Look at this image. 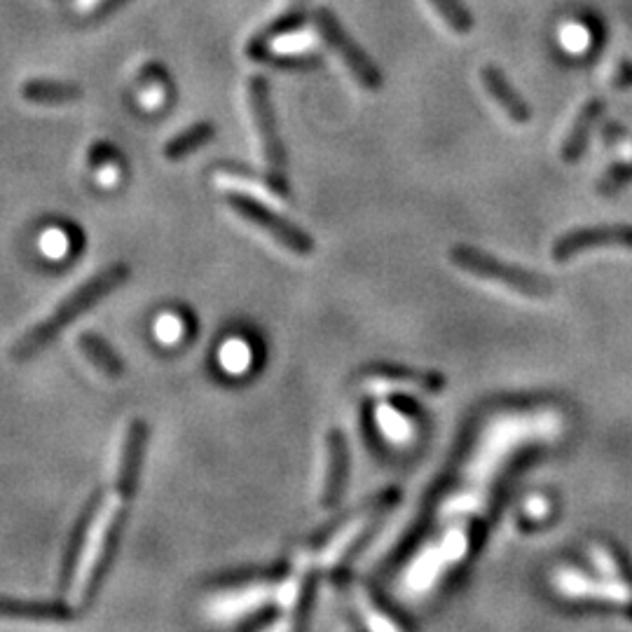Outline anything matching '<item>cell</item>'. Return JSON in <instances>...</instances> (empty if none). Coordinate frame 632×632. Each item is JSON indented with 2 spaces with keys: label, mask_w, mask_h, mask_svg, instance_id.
Instances as JSON below:
<instances>
[{
  "label": "cell",
  "mask_w": 632,
  "mask_h": 632,
  "mask_svg": "<svg viewBox=\"0 0 632 632\" xmlns=\"http://www.w3.org/2000/svg\"><path fill=\"white\" fill-rule=\"evenodd\" d=\"M214 136L216 129L211 122H197V125L185 129V132L174 136V139L164 146V157H167V160H183V157H188L190 153L206 146Z\"/></svg>",
  "instance_id": "cell-18"
},
{
  "label": "cell",
  "mask_w": 632,
  "mask_h": 632,
  "mask_svg": "<svg viewBox=\"0 0 632 632\" xmlns=\"http://www.w3.org/2000/svg\"><path fill=\"white\" fill-rule=\"evenodd\" d=\"M78 345L82 349V354L87 356V361L92 363L99 373L111 377V380H118V377H122V373H125V363H122L120 356L113 352V347L108 345L106 340H101L99 335H94V333L80 335Z\"/></svg>",
  "instance_id": "cell-17"
},
{
  "label": "cell",
  "mask_w": 632,
  "mask_h": 632,
  "mask_svg": "<svg viewBox=\"0 0 632 632\" xmlns=\"http://www.w3.org/2000/svg\"><path fill=\"white\" fill-rule=\"evenodd\" d=\"M398 499H401V490H396V487H389V490H382L373 494V497L363 499L359 506L349 508V511L333 518L328 525L319 527V530L307 539V553L326 551V548L331 546L335 539H340L342 532L349 530V527L359 525V522L373 518L377 513H389L391 508L398 504Z\"/></svg>",
  "instance_id": "cell-7"
},
{
  "label": "cell",
  "mask_w": 632,
  "mask_h": 632,
  "mask_svg": "<svg viewBox=\"0 0 632 632\" xmlns=\"http://www.w3.org/2000/svg\"><path fill=\"white\" fill-rule=\"evenodd\" d=\"M225 204L230 206L235 214H239L244 221L256 225L258 230H263L267 237H272L279 246H284L286 251L298 253V256H309L314 253V239L307 235L305 230H300L298 225L286 221L284 216L272 211L270 206L260 202V199L246 195V192L230 190L225 192Z\"/></svg>",
  "instance_id": "cell-5"
},
{
  "label": "cell",
  "mask_w": 632,
  "mask_h": 632,
  "mask_svg": "<svg viewBox=\"0 0 632 632\" xmlns=\"http://www.w3.org/2000/svg\"><path fill=\"white\" fill-rule=\"evenodd\" d=\"M628 183H632V160L621 162L616 164L614 169H609L607 174L600 178V183H597V190H600L602 195H614V192L625 188Z\"/></svg>",
  "instance_id": "cell-23"
},
{
  "label": "cell",
  "mask_w": 632,
  "mask_h": 632,
  "mask_svg": "<svg viewBox=\"0 0 632 632\" xmlns=\"http://www.w3.org/2000/svg\"><path fill=\"white\" fill-rule=\"evenodd\" d=\"M560 40L569 52H581L588 47L590 36H588V31L579 24H565L560 31Z\"/></svg>",
  "instance_id": "cell-26"
},
{
  "label": "cell",
  "mask_w": 632,
  "mask_h": 632,
  "mask_svg": "<svg viewBox=\"0 0 632 632\" xmlns=\"http://www.w3.org/2000/svg\"><path fill=\"white\" fill-rule=\"evenodd\" d=\"M246 99H249L251 118L253 125H256L260 150H263L267 164V176H270L272 183L277 185L279 197L288 199L291 197V188H288L286 178V153L277 129V120H274L272 101L270 92H267L265 78H260V75L249 78V82H246Z\"/></svg>",
  "instance_id": "cell-4"
},
{
  "label": "cell",
  "mask_w": 632,
  "mask_h": 632,
  "mask_svg": "<svg viewBox=\"0 0 632 632\" xmlns=\"http://www.w3.org/2000/svg\"><path fill=\"white\" fill-rule=\"evenodd\" d=\"M101 501H99V494L89 501V506L85 508V513H82V518L78 522V527L73 530V537H71V544H68V551H66V560H64V569H61V588H68V583H71V576L75 572V565L82 560V553H85V546H87V539H89V530H92V522L96 518V511H99Z\"/></svg>",
  "instance_id": "cell-16"
},
{
  "label": "cell",
  "mask_w": 632,
  "mask_h": 632,
  "mask_svg": "<svg viewBox=\"0 0 632 632\" xmlns=\"http://www.w3.org/2000/svg\"><path fill=\"white\" fill-rule=\"evenodd\" d=\"M0 618H15V621H68L71 609L64 602H24L0 597Z\"/></svg>",
  "instance_id": "cell-13"
},
{
  "label": "cell",
  "mask_w": 632,
  "mask_h": 632,
  "mask_svg": "<svg viewBox=\"0 0 632 632\" xmlns=\"http://www.w3.org/2000/svg\"><path fill=\"white\" fill-rule=\"evenodd\" d=\"M288 574L286 562H277V565H251V567H239L230 569V572L216 574L214 586L216 588H242V586H258V583H277Z\"/></svg>",
  "instance_id": "cell-14"
},
{
  "label": "cell",
  "mask_w": 632,
  "mask_h": 632,
  "mask_svg": "<svg viewBox=\"0 0 632 632\" xmlns=\"http://www.w3.org/2000/svg\"><path fill=\"white\" fill-rule=\"evenodd\" d=\"M136 487H139V471L132 469H118V478H115V490L113 497L103 506L99 518H94L92 530H89V539L80 560V574L75 581V607L87 609L89 602L99 588L103 576H106L111 560L118 548V539L125 525L129 501L134 499Z\"/></svg>",
  "instance_id": "cell-1"
},
{
  "label": "cell",
  "mask_w": 632,
  "mask_h": 632,
  "mask_svg": "<svg viewBox=\"0 0 632 632\" xmlns=\"http://www.w3.org/2000/svg\"><path fill=\"white\" fill-rule=\"evenodd\" d=\"M314 24L321 40H324V43L331 47L335 54H338V59L349 68V73L354 75V80L359 82L361 87L370 89V92H375V89L382 87L380 68H377L373 64V59H370L368 54L356 45V40L349 36L345 29H342L331 10H316Z\"/></svg>",
  "instance_id": "cell-6"
},
{
  "label": "cell",
  "mask_w": 632,
  "mask_h": 632,
  "mask_svg": "<svg viewBox=\"0 0 632 632\" xmlns=\"http://www.w3.org/2000/svg\"><path fill=\"white\" fill-rule=\"evenodd\" d=\"M164 94H167V89H164V85L160 80H150L146 82V85L141 87L139 92V99L143 106L148 108V111H155V108H160L164 103Z\"/></svg>",
  "instance_id": "cell-27"
},
{
  "label": "cell",
  "mask_w": 632,
  "mask_h": 632,
  "mask_svg": "<svg viewBox=\"0 0 632 632\" xmlns=\"http://www.w3.org/2000/svg\"><path fill=\"white\" fill-rule=\"evenodd\" d=\"M363 377L375 382H387V384H405V387L429 391V394H438L445 387V377L436 370H419L410 366H401V363H368L363 368Z\"/></svg>",
  "instance_id": "cell-10"
},
{
  "label": "cell",
  "mask_w": 632,
  "mask_h": 632,
  "mask_svg": "<svg viewBox=\"0 0 632 632\" xmlns=\"http://www.w3.org/2000/svg\"><path fill=\"white\" fill-rule=\"evenodd\" d=\"M316 588H319V572H316V569H307V572L302 574L298 597H295V604L291 609V630L307 628L316 600Z\"/></svg>",
  "instance_id": "cell-20"
},
{
  "label": "cell",
  "mask_w": 632,
  "mask_h": 632,
  "mask_svg": "<svg viewBox=\"0 0 632 632\" xmlns=\"http://www.w3.org/2000/svg\"><path fill=\"white\" fill-rule=\"evenodd\" d=\"M326 455H328V466H326V478L324 487H321V508H333L342 499L347 487L349 478V443L347 436L342 434L340 429H331L326 434Z\"/></svg>",
  "instance_id": "cell-9"
},
{
  "label": "cell",
  "mask_w": 632,
  "mask_h": 632,
  "mask_svg": "<svg viewBox=\"0 0 632 632\" xmlns=\"http://www.w3.org/2000/svg\"><path fill=\"white\" fill-rule=\"evenodd\" d=\"M602 246L632 249V225H595V228L572 230L553 244L551 253L558 263H567L583 251L602 249Z\"/></svg>",
  "instance_id": "cell-8"
},
{
  "label": "cell",
  "mask_w": 632,
  "mask_h": 632,
  "mask_svg": "<svg viewBox=\"0 0 632 632\" xmlns=\"http://www.w3.org/2000/svg\"><path fill=\"white\" fill-rule=\"evenodd\" d=\"M480 80H483V87H485V92L490 94V99L497 103L508 118H511L513 122H518V125L530 122L532 118L530 106H527L525 99L515 92V89L511 87V82L506 80V75L501 73L497 66L487 64L483 71H480Z\"/></svg>",
  "instance_id": "cell-11"
},
{
  "label": "cell",
  "mask_w": 632,
  "mask_h": 632,
  "mask_svg": "<svg viewBox=\"0 0 632 632\" xmlns=\"http://www.w3.org/2000/svg\"><path fill=\"white\" fill-rule=\"evenodd\" d=\"M363 600L368 602V607H370V611H373V614L384 618V625H387V628H408V623H405L403 618L396 614V611H391L389 604L382 602L380 595L373 593L370 588H363Z\"/></svg>",
  "instance_id": "cell-25"
},
{
  "label": "cell",
  "mask_w": 632,
  "mask_h": 632,
  "mask_svg": "<svg viewBox=\"0 0 632 632\" xmlns=\"http://www.w3.org/2000/svg\"><path fill=\"white\" fill-rule=\"evenodd\" d=\"M604 111V101L602 99H590L583 103V108L576 113V118L569 127V132L562 141V160L567 164H574L576 160H581V155L586 153L588 139L593 134V127L600 120V115Z\"/></svg>",
  "instance_id": "cell-12"
},
{
  "label": "cell",
  "mask_w": 632,
  "mask_h": 632,
  "mask_svg": "<svg viewBox=\"0 0 632 632\" xmlns=\"http://www.w3.org/2000/svg\"><path fill=\"white\" fill-rule=\"evenodd\" d=\"M24 99L36 101V103H64L80 99V89L75 85H66V82L57 80H33L26 82L22 89Z\"/></svg>",
  "instance_id": "cell-19"
},
{
  "label": "cell",
  "mask_w": 632,
  "mask_h": 632,
  "mask_svg": "<svg viewBox=\"0 0 632 632\" xmlns=\"http://www.w3.org/2000/svg\"><path fill=\"white\" fill-rule=\"evenodd\" d=\"M279 614H281V609L277 607V604H265V607H260L258 611H253V614L246 616L244 621H239L235 628L249 630V632L263 630V628H267V625H272L274 621H277Z\"/></svg>",
  "instance_id": "cell-24"
},
{
  "label": "cell",
  "mask_w": 632,
  "mask_h": 632,
  "mask_svg": "<svg viewBox=\"0 0 632 632\" xmlns=\"http://www.w3.org/2000/svg\"><path fill=\"white\" fill-rule=\"evenodd\" d=\"M450 263L473 277L494 281V284L511 288L515 293L527 298H548L553 293V284L544 274L527 270L520 265H508L504 260L490 256V253L473 249V246H452Z\"/></svg>",
  "instance_id": "cell-3"
},
{
  "label": "cell",
  "mask_w": 632,
  "mask_h": 632,
  "mask_svg": "<svg viewBox=\"0 0 632 632\" xmlns=\"http://www.w3.org/2000/svg\"><path fill=\"white\" fill-rule=\"evenodd\" d=\"M40 251L52 260H64L71 251V237L64 228H50L40 235Z\"/></svg>",
  "instance_id": "cell-22"
},
{
  "label": "cell",
  "mask_w": 632,
  "mask_h": 632,
  "mask_svg": "<svg viewBox=\"0 0 632 632\" xmlns=\"http://www.w3.org/2000/svg\"><path fill=\"white\" fill-rule=\"evenodd\" d=\"M429 5L443 19V24L450 31H455L457 36H466L473 29V17L462 0H429Z\"/></svg>",
  "instance_id": "cell-21"
},
{
  "label": "cell",
  "mask_w": 632,
  "mask_h": 632,
  "mask_svg": "<svg viewBox=\"0 0 632 632\" xmlns=\"http://www.w3.org/2000/svg\"><path fill=\"white\" fill-rule=\"evenodd\" d=\"M108 0H75V8H78V12H94L96 8H101V5H106Z\"/></svg>",
  "instance_id": "cell-28"
},
{
  "label": "cell",
  "mask_w": 632,
  "mask_h": 632,
  "mask_svg": "<svg viewBox=\"0 0 632 632\" xmlns=\"http://www.w3.org/2000/svg\"><path fill=\"white\" fill-rule=\"evenodd\" d=\"M127 279H129V267L118 263V265L106 267V270L89 279L87 284L75 288L66 300L59 302L57 309H54L45 321H40L36 328H31V331L26 333L15 347H12V352H10L12 359H17V361L31 359V356L38 354L45 345H50V342L57 338V335L64 331L68 324H73L82 312H87L89 307H94L96 302L106 298L108 293H113L115 288L125 284Z\"/></svg>",
  "instance_id": "cell-2"
},
{
  "label": "cell",
  "mask_w": 632,
  "mask_h": 632,
  "mask_svg": "<svg viewBox=\"0 0 632 632\" xmlns=\"http://www.w3.org/2000/svg\"><path fill=\"white\" fill-rule=\"evenodd\" d=\"M298 22L300 17L293 12V17H288L286 26H274V33H277V36L270 38L272 54H277V57H300V54L314 50L316 33L295 29Z\"/></svg>",
  "instance_id": "cell-15"
}]
</instances>
